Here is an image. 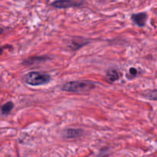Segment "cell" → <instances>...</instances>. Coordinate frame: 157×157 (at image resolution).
Wrapping results in <instances>:
<instances>
[{"instance_id": "4", "label": "cell", "mask_w": 157, "mask_h": 157, "mask_svg": "<svg viewBox=\"0 0 157 157\" xmlns=\"http://www.w3.org/2000/svg\"><path fill=\"white\" fill-rule=\"evenodd\" d=\"M131 20L134 24L140 27H144L147 20V14L146 12H139L131 15Z\"/></svg>"}, {"instance_id": "3", "label": "cell", "mask_w": 157, "mask_h": 157, "mask_svg": "<svg viewBox=\"0 0 157 157\" xmlns=\"http://www.w3.org/2000/svg\"><path fill=\"white\" fill-rule=\"evenodd\" d=\"M83 2L75 1V0H55L51 4V6L56 9H69L73 7H79L82 6Z\"/></svg>"}, {"instance_id": "11", "label": "cell", "mask_w": 157, "mask_h": 157, "mask_svg": "<svg viewBox=\"0 0 157 157\" xmlns=\"http://www.w3.org/2000/svg\"><path fill=\"white\" fill-rule=\"evenodd\" d=\"M138 75H139V71H138L137 69L135 68V67H130L129 72L127 75V78L128 79H133V78H136Z\"/></svg>"}, {"instance_id": "1", "label": "cell", "mask_w": 157, "mask_h": 157, "mask_svg": "<svg viewBox=\"0 0 157 157\" xmlns=\"http://www.w3.org/2000/svg\"><path fill=\"white\" fill-rule=\"evenodd\" d=\"M96 87V84L90 81H74L65 83L61 87V90L72 93H84Z\"/></svg>"}, {"instance_id": "5", "label": "cell", "mask_w": 157, "mask_h": 157, "mask_svg": "<svg viewBox=\"0 0 157 157\" xmlns=\"http://www.w3.org/2000/svg\"><path fill=\"white\" fill-rule=\"evenodd\" d=\"M83 130L80 129H66L63 135L67 139H75L82 136Z\"/></svg>"}, {"instance_id": "2", "label": "cell", "mask_w": 157, "mask_h": 157, "mask_svg": "<svg viewBox=\"0 0 157 157\" xmlns=\"http://www.w3.org/2000/svg\"><path fill=\"white\" fill-rule=\"evenodd\" d=\"M51 76L47 73L40 71H30L24 75L23 80L31 86H41L48 84L51 81Z\"/></svg>"}, {"instance_id": "7", "label": "cell", "mask_w": 157, "mask_h": 157, "mask_svg": "<svg viewBox=\"0 0 157 157\" xmlns=\"http://www.w3.org/2000/svg\"><path fill=\"white\" fill-rule=\"evenodd\" d=\"M107 78L110 82H114V81H118L121 77V73L120 71L117 68H110L107 71Z\"/></svg>"}, {"instance_id": "6", "label": "cell", "mask_w": 157, "mask_h": 157, "mask_svg": "<svg viewBox=\"0 0 157 157\" xmlns=\"http://www.w3.org/2000/svg\"><path fill=\"white\" fill-rule=\"evenodd\" d=\"M48 60V56H35L29 58L28 59H25L23 61V64L25 66H31L34 65L35 64H38V63L44 62Z\"/></svg>"}, {"instance_id": "10", "label": "cell", "mask_w": 157, "mask_h": 157, "mask_svg": "<svg viewBox=\"0 0 157 157\" xmlns=\"http://www.w3.org/2000/svg\"><path fill=\"white\" fill-rule=\"evenodd\" d=\"M14 108V103L12 101H8L6 104H3L1 108V113L2 115H8L11 111L12 110V109Z\"/></svg>"}, {"instance_id": "9", "label": "cell", "mask_w": 157, "mask_h": 157, "mask_svg": "<svg viewBox=\"0 0 157 157\" xmlns=\"http://www.w3.org/2000/svg\"><path fill=\"white\" fill-rule=\"evenodd\" d=\"M81 39H82V38H79V39H78V41L73 40V41H71V45H70L71 48L74 51L78 50V49H79L80 48H81L82 46L85 45V44H87V43L90 42V41H87V40H85V39H84L83 41H81Z\"/></svg>"}, {"instance_id": "8", "label": "cell", "mask_w": 157, "mask_h": 157, "mask_svg": "<svg viewBox=\"0 0 157 157\" xmlns=\"http://www.w3.org/2000/svg\"><path fill=\"white\" fill-rule=\"evenodd\" d=\"M142 96L150 101H157V90H148L143 92Z\"/></svg>"}]
</instances>
